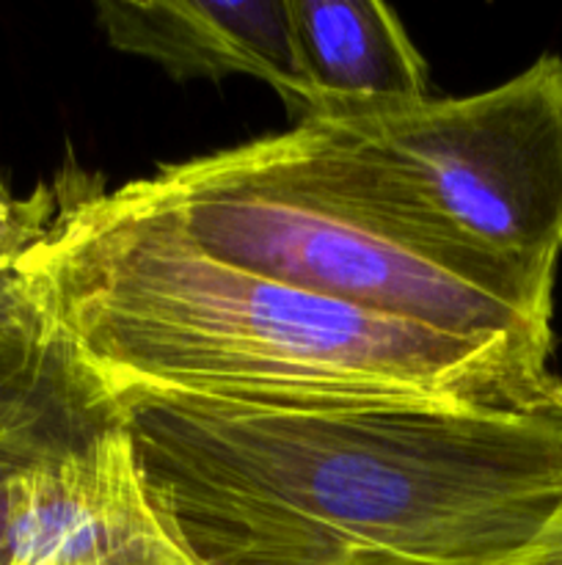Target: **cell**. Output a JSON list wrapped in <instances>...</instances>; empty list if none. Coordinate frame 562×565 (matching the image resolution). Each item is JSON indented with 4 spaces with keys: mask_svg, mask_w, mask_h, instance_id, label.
<instances>
[{
    "mask_svg": "<svg viewBox=\"0 0 562 565\" xmlns=\"http://www.w3.org/2000/svg\"><path fill=\"white\" fill-rule=\"evenodd\" d=\"M58 213L53 182H39L28 196H14L0 177V270H17L44 241Z\"/></svg>",
    "mask_w": 562,
    "mask_h": 565,
    "instance_id": "cell-9",
    "label": "cell"
},
{
    "mask_svg": "<svg viewBox=\"0 0 562 565\" xmlns=\"http://www.w3.org/2000/svg\"><path fill=\"white\" fill-rule=\"evenodd\" d=\"M22 259L53 340L105 397L270 408H422L562 419L549 353L466 340L204 254L132 180L58 174Z\"/></svg>",
    "mask_w": 562,
    "mask_h": 565,
    "instance_id": "cell-1",
    "label": "cell"
},
{
    "mask_svg": "<svg viewBox=\"0 0 562 565\" xmlns=\"http://www.w3.org/2000/svg\"><path fill=\"white\" fill-rule=\"evenodd\" d=\"M298 77V121L428 97L430 66L391 6L284 0ZM295 121V125H298Z\"/></svg>",
    "mask_w": 562,
    "mask_h": 565,
    "instance_id": "cell-7",
    "label": "cell"
},
{
    "mask_svg": "<svg viewBox=\"0 0 562 565\" xmlns=\"http://www.w3.org/2000/svg\"><path fill=\"white\" fill-rule=\"evenodd\" d=\"M0 565H198L154 511L116 408L55 340L0 384Z\"/></svg>",
    "mask_w": 562,
    "mask_h": 565,
    "instance_id": "cell-5",
    "label": "cell"
},
{
    "mask_svg": "<svg viewBox=\"0 0 562 565\" xmlns=\"http://www.w3.org/2000/svg\"><path fill=\"white\" fill-rule=\"evenodd\" d=\"M198 565H512L562 505V419L108 401Z\"/></svg>",
    "mask_w": 562,
    "mask_h": 565,
    "instance_id": "cell-2",
    "label": "cell"
},
{
    "mask_svg": "<svg viewBox=\"0 0 562 565\" xmlns=\"http://www.w3.org/2000/svg\"><path fill=\"white\" fill-rule=\"evenodd\" d=\"M512 565H562V505L540 539Z\"/></svg>",
    "mask_w": 562,
    "mask_h": 565,
    "instance_id": "cell-10",
    "label": "cell"
},
{
    "mask_svg": "<svg viewBox=\"0 0 562 565\" xmlns=\"http://www.w3.org/2000/svg\"><path fill=\"white\" fill-rule=\"evenodd\" d=\"M143 191L209 257L466 340L554 353V274L477 252L320 121L158 166Z\"/></svg>",
    "mask_w": 562,
    "mask_h": 565,
    "instance_id": "cell-3",
    "label": "cell"
},
{
    "mask_svg": "<svg viewBox=\"0 0 562 565\" xmlns=\"http://www.w3.org/2000/svg\"><path fill=\"white\" fill-rule=\"evenodd\" d=\"M53 351L50 323L22 270H0V384L33 373Z\"/></svg>",
    "mask_w": 562,
    "mask_h": 565,
    "instance_id": "cell-8",
    "label": "cell"
},
{
    "mask_svg": "<svg viewBox=\"0 0 562 565\" xmlns=\"http://www.w3.org/2000/svg\"><path fill=\"white\" fill-rule=\"evenodd\" d=\"M97 22L110 47L152 61L176 83L246 75L295 110L284 0H102Z\"/></svg>",
    "mask_w": 562,
    "mask_h": 565,
    "instance_id": "cell-6",
    "label": "cell"
},
{
    "mask_svg": "<svg viewBox=\"0 0 562 565\" xmlns=\"http://www.w3.org/2000/svg\"><path fill=\"white\" fill-rule=\"evenodd\" d=\"M457 241L554 274L562 254V55L468 94L342 110L325 119Z\"/></svg>",
    "mask_w": 562,
    "mask_h": 565,
    "instance_id": "cell-4",
    "label": "cell"
}]
</instances>
